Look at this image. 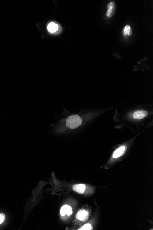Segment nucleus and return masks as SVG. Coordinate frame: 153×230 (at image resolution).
<instances>
[{
  "label": "nucleus",
  "instance_id": "nucleus-5",
  "mask_svg": "<svg viewBox=\"0 0 153 230\" xmlns=\"http://www.w3.org/2000/svg\"><path fill=\"white\" fill-rule=\"evenodd\" d=\"M126 149H127V147L126 146H122L119 148L117 149L115 151L113 154V158L116 159V158H119L122 156V155L124 154Z\"/></svg>",
  "mask_w": 153,
  "mask_h": 230
},
{
  "label": "nucleus",
  "instance_id": "nucleus-11",
  "mask_svg": "<svg viewBox=\"0 0 153 230\" xmlns=\"http://www.w3.org/2000/svg\"><path fill=\"white\" fill-rule=\"evenodd\" d=\"M5 219V215L4 214H0V224L3 223Z\"/></svg>",
  "mask_w": 153,
  "mask_h": 230
},
{
  "label": "nucleus",
  "instance_id": "nucleus-2",
  "mask_svg": "<svg viewBox=\"0 0 153 230\" xmlns=\"http://www.w3.org/2000/svg\"><path fill=\"white\" fill-rule=\"evenodd\" d=\"M89 217V213L85 210H79L76 214V218L82 221H85Z\"/></svg>",
  "mask_w": 153,
  "mask_h": 230
},
{
  "label": "nucleus",
  "instance_id": "nucleus-9",
  "mask_svg": "<svg viewBox=\"0 0 153 230\" xmlns=\"http://www.w3.org/2000/svg\"><path fill=\"white\" fill-rule=\"evenodd\" d=\"M132 30L129 25H126L123 29V35L124 36H130L132 35Z\"/></svg>",
  "mask_w": 153,
  "mask_h": 230
},
{
  "label": "nucleus",
  "instance_id": "nucleus-10",
  "mask_svg": "<svg viewBox=\"0 0 153 230\" xmlns=\"http://www.w3.org/2000/svg\"><path fill=\"white\" fill-rule=\"evenodd\" d=\"M78 230H92V227L91 225L90 224H85V225H84L82 228H80V229H78Z\"/></svg>",
  "mask_w": 153,
  "mask_h": 230
},
{
  "label": "nucleus",
  "instance_id": "nucleus-4",
  "mask_svg": "<svg viewBox=\"0 0 153 230\" xmlns=\"http://www.w3.org/2000/svg\"><path fill=\"white\" fill-rule=\"evenodd\" d=\"M148 114V112L145 110H137L133 113V118L134 119H142L146 117Z\"/></svg>",
  "mask_w": 153,
  "mask_h": 230
},
{
  "label": "nucleus",
  "instance_id": "nucleus-1",
  "mask_svg": "<svg viewBox=\"0 0 153 230\" xmlns=\"http://www.w3.org/2000/svg\"><path fill=\"white\" fill-rule=\"evenodd\" d=\"M82 119L78 115H72L69 116L66 119V126L71 129L77 128L81 125Z\"/></svg>",
  "mask_w": 153,
  "mask_h": 230
},
{
  "label": "nucleus",
  "instance_id": "nucleus-3",
  "mask_svg": "<svg viewBox=\"0 0 153 230\" xmlns=\"http://www.w3.org/2000/svg\"><path fill=\"white\" fill-rule=\"evenodd\" d=\"M116 11V5L114 2H110L108 5V10L106 16L108 18H112L114 16Z\"/></svg>",
  "mask_w": 153,
  "mask_h": 230
},
{
  "label": "nucleus",
  "instance_id": "nucleus-7",
  "mask_svg": "<svg viewBox=\"0 0 153 230\" xmlns=\"http://www.w3.org/2000/svg\"><path fill=\"white\" fill-rule=\"evenodd\" d=\"M72 209L71 206L68 205H65L62 207L60 209V213L62 216H64L67 214L68 216H71L72 214Z\"/></svg>",
  "mask_w": 153,
  "mask_h": 230
},
{
  "label": "nucleus",
  "instance_id": "nucleus-8",
  "mask_svg": "<svg viewBox=\"0 0 153 230\" xmlns=\"http://www.w3.org/2000/svg\"><path fill=\"white\" fill-rule=\"evenodd\" d=\"M48 31L51 33H55L58 29V25L54 23H51L47 27Z\"/></svg>",
  "mask_w": 153,
  "mask_h": 230
},
{
  "label": "nucleus",
  "instance_id": "nucleus-6",
  "mask_svg": "<svg viewBox=\"0 0 153 230\" xmlns=\"http://www.w3.org/2000/svg\"><path fill=\"white\" fill-rule=\"evenodd\" d=\"M73 189L76 193L82 194L86 189V185L83 184H75L73 186Z\"/></svg>",
  "mask_w": 153,
  "mask_h": 230
}]
</instances>
